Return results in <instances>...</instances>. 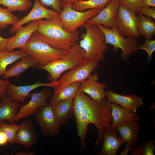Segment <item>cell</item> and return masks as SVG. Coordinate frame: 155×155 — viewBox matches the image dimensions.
I'll use <instances>...</instances> for the list:
<instances>
[{"label":"cell","instance_id":"obj_11","mask_svg":"<svg viewBox=\"0 0 155 155\" xmlns=\"http://www.w3.org/2000/svg\"><path fill=\"white\" fill-rule=\"evenodd\" d=\"M59 14L53 9H49L43 6L40 3L38 0H34L33 7L30 12L12 26L9 33H15L18 28L30 22L42 19L52 20L57 18Z\"/></svg>","mask_w":155,"mask_h":155},{"label":"cell","instance_id":"obj_8","mask_svg":"<svg viewBox=\"0 0 155 155\" xmlns=\"http://www.w3.org/2000/svg\"><path fill=\"white\" fill-rule=\"evenodd\" d=\"M136 13L127 7L119 5L115 20V27L122 36L138 38L137 19Z\"/></svg>","mask_w":155,"mask_h":155},{"label":"cell","instance_id":"obj_26","mask_svg":"<svg viewBox=\"0 0 155 155\" xmlns=\"http://www.w3.org/2000/svg\"><path fill=\"white\" fill-rule=\"evenodd\" d=\"M137 29L140 35L144 36L146 39H152L155 34V22L149 16L137 14Z\"/></svg>","mask_w":155,"mask_h":155},{"label":"cell","instance_id":"obj_20","mask_svg":"<svg viewBox=\"0 0 155 155\" xmlns=\"http://www.w3.org/2000/svg\"><path fill=\"white\" fill-rule=\"evenodd\" d=\"M38 27L37 21L35 20L31 22L26 26L20 28L15 32V35L11 36L8 41L5 51L11 52L16 48L22 47L36 31Z\"/></svg>","mask_w":155,"mask_h":155},{"label":"cell","instance_id":"obj_33","mask_svg":"<svg viewBox=\"0 0 155 155\" xmlns=\"http://www.w3.org/2000/svg\"><path fill=\"white\" fill-rule=\"evenodd\" d=\"M138 49L144 50L147 51L148 54L147 61L150 63L152 54L155 50V40L146 39L143 43L138 46Z\"/></svg>","mask_w":155,"mask_h":155},{"label":"cell","instance_id":"obj_29","mask_svg":"<svg viewBox=\"0 0 155 155\" xmlns=\"http://www.w3.org/2000/svg\"><path fill=\"white\" fill-rule=\"evenodd\" d=\"M6 7L11 12L27 11L33 5L31 0H0V5Z\"/></svg>","mask_w":155,"mask_h":155},{"label":"cell","instance_id":"obj_3","mask_svg":"<svg viewBox=\"0 0 155 155\" xmlns=\"http://www.w3.org/2000/svg\"><path fill=\"white\" fill-rule=\"evenodd\" d=\"M84 26L86 32L81 35L79 44L85 52L84 59L98 63L104 61L108 47L104 33L97 25L86 23Z\"/></svg>","mask_w":155,"mask_h":155},{"label":"cell","instance_id":"obj_31","mask_svg":"<svg viewBox=\"0 0 155 155\" xmlns=\"http://www.w3.org/2000/svg\"><path fill=\"white\" fill-rule=\"evenodd\" d=\"M19 125L13 123L7 124L4 121H0V131L3 132L8 139V142L15 143V139Z\"/></svg>","mask_w":155,"mask_h":155},{"label":"cell","instance_id":"obj_16","mask_svg":"<svg viewBox=\"0 0 155 155\" xmlns=\"http://www.w3.org/2000/svg\"><path fill=\"white\" fill-rule=\"evenodd\" d=\"M59 84L58 81L45 83L38 81L31 85L19 86L10 82L7 87L6 93L9 97L14 101L24 102L26 98L30 96V92L34 89L41 86L54 88Z\"/></svg>","mask_w":155,"mask_h":155},{"label":"cell","instance_id":"obj_17","mask_svg":"<svg viewBox=\"0 0 155 155\" xmlns=\"http://www.w3.org/2000/svg\"><path fill=\"white\" fill-rule=\"evenodd\" d=\"M103 142L101 149L97 152L98 155H116L118 150L123 143L118 133L116 128L111 124L104 134Z\"/></svg>","mask_w":155,"mask_h":155},{"label":"cell","instance_id":"obj_4","mask_svg":"<svg viewBox=\"0 0 155 155\" xmlns=\"http://www.w3.org/2000/svg\"><path fill=\"white\" fill-rule=\"evenodd\" d=\"M19 48L34 59L39 65H45L60 59L69 50H59L52 47L40 39L36 31L32 34L26 44Z\"/></svg>","mask_w":155,"mask_h":155},{"label":"cell","instance_id":"obj_40","mask_svg":"<svg viewBox=\"0 0 155 155\" xmlns=\"http://www.w3.org/2000/svg\"><path fill=\"white\" fill-rule=\"evenodd\" d=\"M142 5L150 7H155V0H142Z\"/></svg>","mask_w":155,"mask_h":155},{"label":"cell","instance_id":"obj_2","mask_svg":"<svg viewBox=\"0 0 155 155\" xmlns=\"http://www.w3.org/2000/svg\"><path fill=\"white\" fill-rule=\"evenodd\" d=\"M38 27L36 30L40 39L52 47L59 50L70 49L77 43L80 32L76 30L72 32L64 28L61 20L58 16L51 20H37Z\"/></svg>","mask_w":155,"mask_h":155},{"label":"cell","instance_id":"obj_23","mask_svg":"<svg viewBox=\"0 0 155 155\" xmlns=\"http://www.w3.org/2000/svg\"><path fill=\"white\" fill-rule=\"evenodd\" d=\"M80 84V82H75L60 89L54 88L49 105L53 107L63 101L73 98L79 90Z\"/></svg>","mask_w":155,"mask_h":155},{"label":"cell","instance_id":"obj_9","mask_svg":"<svg viewBox=\"0 0 155 155\" xmlns=\"http://www.w3.org/2000/svg\"><path fill=\"white\" fill-rule=\"evenodd\" d=\"M98 66V63L84 59L82 63L61 76L58 80L59 84L54 88L60 89L70 84L81 82L87 79Z\"/></svg>","mask_w":155,"mask_h":155},{"label":"cell","instance_id":"obj_13","mask_svg":"<svg viewBox=\"0 0 155 155\" xmlns=\"http://www.w3.org/2000/svg\"><path fill=\"white\" fill-rule=\"evenodd\" d=\"M140 125L139 121H134L120 124L117 127L123 143H126L125 147L120 155H127L136 145Z\"/></svg>","mask_w":155,"mask_h":155},{"label":"cell","instance_id":"obj_5","mask_svg":"<svg viewBox=\"0 0 155 155\" xmlns=\"http://www.w3.org/2000/svg\"><path fill=\"white\" fill-rule=\"evenodd\" d=\"M85 54L84 51L77 43L60 59L44 65L37 64L35 67L46 71L49 73V80L51 82H56L62 73L82 63L84 59Z\"/></svg>","mask_w":155,"mask_h":155},{"label":"cell","instance_id":"obj_42","mask_svg":"<svg viewBox=\"0 0 155 155\" xmlns=\"http://www.w3.org/2000/svg\"><path fill=\"white\" fill-rule=\"evenodd\" d=\"M16 155H34L35 154L33 152H28L26 153L24 152H17Z\"/></svg>","mask_w":155,"mask_h":155},{"label":"cell","instance_id":"obj_24","mask_svg":"<svg viewBox=\"0 0 155 155\" xmlns=\"http://www.w3.org/2000/svg\"><path fill=\"white\" fill-rule=\"evenodd\" d=\"M73 98L63 101L52 107L53 114L60 127L67 123L73 113Z\"/></svg>","mask_w":155,"mask_h":155},{"label":"cell","instance_id":"obj_30","mask_svg":"<svg viewBox=\"0 0 155 155\" xmlns=\"http://www.w3.org/2000/svg\"><path fill=\"white\" fill-rule=\"evenodd\" d=\"M7 8L0 7V30L6 28L8 25H13L20 20Z\"/></svg>","mask_w":155,"mask_h":155},{"label":"cell","instance_id":"obj_37","mask_svg":"<svg viewBox=\"0 0 155 155\" xmlns=\"http://www.w3.org/2000/svg\"><path fill=\"white\" fill-rule=\"evenodd\" d=\"M10 80L9 79L5 80L0 79V102L2 97L6 94L7 88Z\"/></svg>","mask_w":155,"mask_h":155},{"label":"cell","instance_id":"obj_25","mask_svg":"<svg viewBox=\"0 0 155 155\" xmlns=\"http://www.w3.org/2000/svg\"><path fill=\"white\" fill-rule=\"evenodd\" d=\"M18 62L7 70L3 78L6 79L12 77H17L30 67H35L37 64L36 61L32 57L26 55L20 59Z\"/></svg>","mask_w":155,"mask_h":155},{"label":"cell","instance_id":"obj_10","mask_svg":"<svg viewBox=\"0 0 155 155\" xmlns=\"http://www.w3.org/2000/svg\"><path fill=\"white\" fill-rule=\"evenodd\" d=\"M34 115L35 120L40 126L41 131L44 135L54 136L60 133V127L50 105L39 108Z\"/></svg>","mask_w":155,"mask_h":155},{"label":"cell","instance_id":"obj_22","mask_svg":"<svg viewBox=\"0 0 155 155\" xmlns=\"http://www.w3.org/2000/svg\"><path fill=\"white\" fill-rule=\"evenodd\" d=\"M111 115L113 123L111 124L116 127L120 124L134 121H139L140 117L135 113L123 108L114 102H111Z\"/></svg>","mask_w":155,"mask_h":155},{"label":"cell","instance_id":"obj_18","mask_svg":"<svg viewBox=\"0 0 155 155\" xmlns=\"http://www.w3.org/2000/svg\"><path fill=\"white\" fill-rule=\"evenodd\" d=\"M106 98L109 102L119 105L124 108L134 113L137 109L144 104L143 99L134 94L124 95L108 89L106 91Z\"/></svg>","mask_w":155,"mask_h":155},{"label":"cell","instance_id":"obj_38","mask_svg":"<svg viewBox=\"0 0 155 155\" xmlns=\"http://www.w3.org/2000/svg\"><path fill=\"white\" fill-rule=\"evenodd\" d=\"M11 38V37L8 38H5L0 36V52L5 51L8 42Z\"/></svg>","mask_w":155,"mask_h":155},{"label":"cell","instance_id":"obj_41","mask_svg":"<svg viewBox=\"0 0 155 155\" xmlns=\"http://www.w3.org/2000/svg\"><path fill=\"white\" fill-rule=\"evenodd\" d=\"M78 0H61L62 6L63 5L67 4H73V3Z\"/></svg>","mask_w":155,"mask_h":155},{"label":"cell","instance_id":"obj_35","mask_svg":"<svg viewBox=\"0 0 155 155\" xmlns=\"http://www.w3.org/2000/svg\"><path fill=\"white\" fill-rule=\"evenodd\" d=\"M40 3L44 7H50L59 13L62 11L61 0H38Z\"/></svg>","mask_w":155,"mask_h":155},{"label":"cell","instance_id":"obj_7","mask_svg":"<svg viewBox=\"0 0 155 155\" xmlns=\"http://www.w3.org/2000/svg\"><path fill=\"white\" fill-rule=\"evenodd\" d=\"M104 33L105 38V43L113 46V50L117 51L121 49L122 52L121 55L122 58L127 61L132 53L138 49L137 39L132 37L126 38L121 36L114 27L108 28L102 25H97Z\"/></svg>","mask_w":155,"mask_h":155},{"label":"cell","instance_id":"obj_1","mask_svg":"<svg viewBox=\"0 0 155 155\" xmlns=\"http://www.w3.org/2000/svg\"><path fill=\"white\" fill-rule=\"evenodd\" d=\"M111 102L106 98L100 102L95 101L79 90L73 99V113L77 128V134L81 140L80 150L86 146L85 139L90 123L97 128L98 137L95 142L98 145L103 140L106 128L113 121Z\"/></svg>","mask_w":155,"mask_h":155},{"label":"cell","instance_id":"obj_15","mask_svg":"<svg viewBox=\"0 0 155 155\" xmlns=\"http://www.w3.org/2000/svg\"><path fill=\"white\" fill-rule=\"evenodd\" d=\"M119 6L117 0H111L97 14L86 23L94 25H103L108 28L114 27L115 16Z\"/></svg>","mask_w":155,"mask_h":155},{"label":"cell","instance_id":"obj_39","mask_svg":"<svg viewBox=\"0 0 155 155\" xmlns=\"http://www.w3.org/2000/svg\"><path fill=\"white\" fill-rule=\"evenodd\" d=\"M7 142V138L3 132L0 131V146L5 145Z\"/></svg>","mask_w":155,"mask_h":155},{"label":"cell","instance_id":"obj_21","mask_svg":"<svg viewBox=\"0 0 155 155\" xmlns=\"http://www.w3.org/2000/svg\"><path fill=\"white\" fill-rule=\"evenodd\" d=\"M19 104V102L11 99L7 94L3 95L0 102V121L7 120L10 124L16 122Z\"/></svg>","mask_w":155,"mask_h":155},{"label":"cell","instance_id":"obj_19","mask_svg":"<svg viewBox=\"0 0 155 155\" xmlns=\"http://www.w3.org/2000/svg\"><path fill=\"white\" fill-rule=\"evenodd\" d=\"M38 140L32 121L28 119L19 126L16 133L15 143L29 148Z\"/></svg>","mask_w":155,"mask_h":155},{"label":"cell","instance_id":"obj_34","mask_svg":"<svg viewBox=\"0 0 155 155\" xmlns=\"http://www.w3.org/2000/svg\"><path fill=\"white\" fill-rule=\"evenodd\" d=\"M119 5L124 6L136 13L142 5V0H117Z\"/></svg>","mask_w":155,"mask_h":155},{"label":"cell","instance_id":"obj_32","mask_svg":"<svg viewBox=\"0 0 155 155\" xmlns=\"http://www.w3.org/2000/svg\"><path fill=\"white\" fill-rule=\"evenodd\" d=\"M155 141L152 139L130 151L132 155H154Z\"/></svg>","mask_w":155,"mask_h":155},{"label":"cell","instance_id":"obj_6","mask_svg":"<svg viewBox=\"0 0 155 155\" xmlns=\"http://www.w3.org/2000/svg\"><path fill=\"white\" fill-rule=\"evenodd\" d=\"M72 5L67 4L63 5L62 11L58 16L61 20L64 29L69 32H73L84 26L88 20L103 9L96 8L80 11L73 9Z\"/></svg>","mask_w":155,"mask_h":155},{"label":"cell","instance_id":"obj_12","mask_svg":"<svg viewBox=\"0 0 155 155\" xmlns=\"http://www.w3.org/2000/svg\"><path fill=\"white\" fill-rule=\"evenodd\" d=\"M52 94L51 90L45 88L40 92L31 93L30 101L20 107L16 118V121L34 115L37 109L48 105L46 101Z\"/></svg>","mask_w":155,"mask_h":155},{"label":"cell","instance_id":"obj_14","mask_svg":"<svg viewBox=\"0 0 155 155\" xmlns=\"http://www.w3.org/2000/svg\"><path fill=\"white\" fill-rule=\"evenodd\" d=\"M99 77L96 73L90 75L87 79L80 82L79 90L88 94L93 100L100 102L106 98L105 89L108 86L105 84L97 82Z\"/></svg>","mask_w":155,"mask_h":155},{"label":"cell","instance_id":"obj_28","mask_svg":"<svg viewBox=\"0 0 155 155\" xmlns=\"http://www.w3.org/2000/svg\"><path fill=\"white\" fill-rule=\"evenodd\" d=\"M111 0H78L72 5L73 9L83 11L88 9L103 8Z\"/></svg>","mask_w":155,"mask_h":155},{"label":"cell","instance_id":"obj_36","mask_svg":"<svg viewBox=\"0 0 155 155\" xmlns=\"http://www.w3.org/2000/svg\"><path fill=\"white\" fill-rule=\"evenodd\" d=\"M137 13L143 15H146L148 16L155 19V9L150 8V7L142 5L137 11Z\"/></svg>","mask_w":155,"mask_h":155},{"label":"cell","instance_id":"obj_27","mask_svg":"<svg viewBox=\"0 0 155 155\" xmlns=\"http://www.w3.org/2000/svg\"><path fill=\"white\" fill-rule=\"evenodd\" d=\"M26 55L24 52L20 50L10 52H0V76L5 73L8 65Z\"/></svg>","mask_w":155,"mask_h":155}]
</instances>
